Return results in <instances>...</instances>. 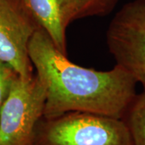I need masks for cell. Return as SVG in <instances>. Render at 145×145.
<instances>
[{"label":"cell","mask_w":145,"mask_h":145,"mask_svg":"<svg viewBox=\"0 0 145 145\" xmlns=\"http://www.w3.org/2000/svg\"><path fill=\"white\" fill-rule=\"evenodd\" d=\"M106 44L116 65L145 89V0H132L116 12Z\"/></svg>","instance_id":"4"},{"label":"cell","mask_w":145,"mask_h":145,"mask_svg":"<svg viewBox=\"0 0 145 145\" xmlns=\"http://www.w3.org/2000/svg\"><path fill=\"white\" fill-rule=\"evenodd\" d=\"M123 119L128 127L132 144L145 145V89L136 94Z\"/></svg>","instance_id":"8"},{"label":"cell","mask_w":145,"mask_h":145,"mask_svg":"<svg viewBox=\"0 0 145 145\" xmlns=\"http://www.w3.org/2000/svg\"><path fill=\"white\" fill-rule=\"evenodd\" d=\"M28 54L46 90L44 118L86 112L123 119L137 94V82L123 69L115 65L99 71L79 66L41 29L31 39Z\"/></svg>","instance_id":"1"},{"label":"cell","mask_w":145,"mask_h":145,"mask_svg":"<svg viewBox=\"0 0 145 145\" xmlns=\"http://www.w3.org/2000/svg\"><path fill=\"white\" fill-rule=\"evenodd\" d=\"M40 28L57 48L66 54V20L62 0H22Z\"/></svg>","instance_id":"6"},{"label":"cell","mask_w":145,"mask_h":145,"mask_svg":"<svg viewBox=\"0 0 145 145\" xmlns=\"http://www.w3.org/2000/svg\"><path fill=\"white\" fill-rule=\"evenodd\" d=\"M119 0H62L69 24L80 19L106 16L114 10Z\"/></svg>","instance_id":"7"},{"label":"cell","mask_w":145,"mask_h":145,"mask_svg":"<svg viewBox=\"0 0 145 145\" xmlns=\"http://www.w3.org/2000/svg\"><path fill=\"white\" fill-rule=\"evenodd\" d=\"M45 100V87L36 73L29 78L17 76L0 110V145L31 144Z\"/></svg>","instance_id":"3"},{"label":"cell","mask_w":145,"mask_h":145,"mask_svg":"<svg viewBox=\"0 0 145 145\" xmlns=\"http://www.w3.org/2000/svg\"><path fill=\"white\" fill-rule=\"evenodd\" d=\"M39 29L22 0H0V62L20 77L34 74L28 46Z\"/></svg>","instance_id":"5"},{"label":"cell","mask_w":145,"mask_h":145,"mask_svg":"<svg viewBox=\"0 0 145 145\" xmlns=\"http://www.w3.org/2000/svg\"><path fill=\"white\" fill-rule=\"evenodd\" d=\"M17 76L16 72L11 68L0 62V110Z\"/></svg>","instance_id":"9"},{"label":"cell","mask_w":145,"mask_h":145,"mask_svg":"<svg viewBox=\"0 0 145 145\" xmlns=\"http://www.w3.org/2000/svg\"><path fill=\"white\" fill-rule=\"evenodd\" d=\"M32 145H133L123 119L69 112L42 118L33 134Z\"/></svg>","instance_id":"2"},{"label":"cell","mask_w":145,"mask_h":145,"mask_svg":"<svg viewBox=\"0 0 145 145\" xmlns=\"http://www.w3.org/2000/svg\"><path fill=\"white\" fill-rule=\"evenodd\" d=\"M27 145H32V144H27Z\"/></svg>","instance_id":"10"}]
</instances>
